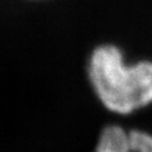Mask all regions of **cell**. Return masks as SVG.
<instances>
[{"label":"cell","mask_w":152,"mask_h":152,"mask_svg":"<svg viewBox=\"0 0 152 152\" xmlns=\"http://www.w3.org/2000/svg\"><path fill=\"white\" fill-rule=\"evenodd\" d=\"M89 75L99 99L112 112L131 113L152 102V64L126 66L114 46L94 51Z\"/></svg>","instance_id":"6da1fadb"},{"label":"cell","mask_w":152,"mask_h":152,"mask_svg":"<svg viewBox=\"0 0 152 152\" xmlns=\"http://www.w3.org/2000/svg\"><path fill=\"white\" fill-rule=\"evenodd\" d=\"M95 152H152V136L108 127L103 131Z\"/></svg>","instance_id":"7a4b0ae2"}]
</instances>
